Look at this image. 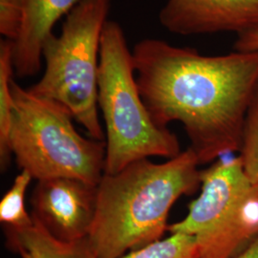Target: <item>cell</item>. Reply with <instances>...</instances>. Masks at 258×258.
<instances>
[{
	"mask_svg": "<svg viewBox=\"0 0 258 258\" xmlns=\"http://www.w3.org/2000/svg\"><path fill=\"white\" fill-rule=\"evenodd\" d=\"M142 100L159 126L179 121L200 165L238 152L258 86V53L203 55L158 38L132 50Z\"/></svg>",
	"mask_w": 258,
	"mask_h": 258,
	"instance_id": "6da1fadb",
	"label": "cell"
},
{
	"mask_svg": "<svg viewBox=\"0 0 258 258\" xmlns=\"http://www.w3.org/2000/svg\"><path fill=\"white\" fill-rule=\"evenodd\" d=\"M199 166L187 148L165 163L142 159L117 173H104L88 235L97 258H120L162 239L176 201L201 186Z\"/></svg>",
	"mask_w": 258,
	"mask_h": 258,
	"instance_id": "7a4b0ae2",
	"label": "cell"
},
{
	"mask_svg": "<svg viewBox=\"0 0 258 258\" xmlns=\"http://www.w3.org/2000/svg\"><path fill=\"white\" fill-rule=\"evenodd\" d=\"M98 102L106 132L104 173H117L142 159H171L182 152L175 134L159 126L143 102L132 51L114 20L106 22L102 33Z\"/></svg>",
	"mask_w": 258,
	"mask_h": 258,
	"instance_id": "3957f363",
	"label": "cell"
},
{
	"mask_svg": "<svg viewBox=\"0 0 258 258\" xmlns=\"http://www.w3.org/2000/svg\"><path fill=\"white\" fill-rule=\"evenodd\" d=\"M9 148L21 170L37 181L67 177L98 185L104 174L105 141L85 138L70 112L12 83Z\"/></svg>",
	"mask_w": 258,
	"mask_h": 258,
	"instance_id": "277c9868",
	"label": "cell"
},
{
	"mask_svg": "<svg viewBox=\"0 0 258 258\" xmlns=\"http://www.w3.org/2000/svg\"><path fill=\"white\" fill-rule=\"evenodd\" d=\"M112 0H80L66 16L59 36L42 49L45 70L30 92L70 112L90 138L105 141L99 119V69L103 29Z\"/></svg>",
	"mask_w": 258,
	"mask_h": 258,
	"instance_id": "5b68a950",
	"label": "cell"
},
{
	"mask_svg": "<svg viewBox=\"0 0 258 258\" xmlns=\"http://www.w3.org/2000/svg\"><path fill=\"white\" fill-rule=\"evenodd\" d=\"M98 185L58 177L37 181L31 196L32 217L57 239L87 238L97 211Z\"/></svg>",
	"mask_w": 258,
	"mask_h": 258,
	"instance_id": "8992f818",
	"label": "cell"
},
{
	"mask_svg": "<svg viewBox=\"0 0 258 258\" xmlns=\"http://www.w3.org/2000/svg\"><path fill=\"white\" fill-rule=\"evenodd\" d=\"M230 155L217 159L210 167L201 170V194L189 204L184 219L169 225L168 231L200 238L235 210L252 184L238 156Z\"/></svg>",
	"mask_w": 258,
	"mask_h": 258,
	"instance_id": "52a82bcc",
	"label": "cell"
},
{
	"mask_svg": "<svg viewBox=\"0 0 258 258\" xmlns=\"http://www.w3.org/2000/svg\"><path fill=\"white\" fill-rule=\"evenodd\" d=\"M170 33L191 36L258 29V0H167L159 13Z\"/></svg>",
	"mask_w": 258,
	"mask_h": 258,
	"instance_id": "ba28073f",
	"label": "cell"
},
{
	"mask_svg": "<svg viewBox=\"0 0 258 258\" xmlns=\"http://www.w3.org/2000/svg\"><path fill=\"white\" fill-rule=\"evenodd\" d=\"M80 0H23V19L14 41L16 76L30 78L40 71L42 49L55 23L66 17Z\"/></svg>",
	"mask_w": 258,
	"mask_h": 258,
	"instance_id": "9c48e42d",
	"label": "cell"
},
{
	"mask_svg": "<svg viewBox=\"0 0 258 258\" xmlns=\"http://www.w3.org/2000/svg\"><path fill=\"white\" fill-rule=\"evenodd\" d=\"M200 258H236L258 240V186L214 230L195 238Z\"/></svg>",
	"mask_w": 258,
	"mask_h": 258,
	"instance_id": "30bf717a",
	"label": "cell"
},
{
	"mask_svg": "<svg viewBox=\"0 0 258 258\" xmlns=\"http://www.w3.org/2000/svg\"><path fill=\"white\" fill-rule=\"evenodd\" d=\"M26 230L6 234V245L21 258H97L87 238L66 242L53 236L34 218Z\"/></svg>",
	"mask_w": 258,
	"mask_h": 258,
	"instance_id": "8fae6325",
	"label": "cell"
},
{
	"mask_svg": "<svg viewBox=\"0 0 258 258\" xmlns=\"http://www.w3.org/2000/svg\"><path fill=\"white\" fill-rule=\"evenodd\" d=\"M14 76H16L14 42L4 39L0 42V158L2 168L8 163L11 155L9 136L14 111L12 92Z\"/></svg>",
	"mask_w": 258,
	"mask_h": 258,
	"instance_id": "7c38bea8",
	"label": "cell"
},
{
	"mask_svg": "<svg viewBox=\"0 0 258 258\" xmlns=\"http://www.w3.org/2000/svg\"><path fill=\"white\" fill-rule=\"evenodd\" d=\"M32 180L28 171L20 170L0 201V222L4 226L5 234L26 230L34 224L32 214L28 213L25 206V195Z\"/></svg>",
	"mask_w": 258,
	"mask_h": 258,
	"instance_id": "4fadbf2b",
	"label": "cell"
},
{
	"mask_svg": "<svg viewBox=\"0 0 258 258\" xmlns=\"http://www.w3.org/2000/svg\"><path fill=\"white\" fill-rule=\"evenodd\" d=\"M120 258H200L196 239L183 232H171L162 239L129 251Z\"/></svg>",
	"mask_w": 258,
	"mask_h": 258,
	"instance_id": "5bb4252c",
	"label": "cell"
},
{
	"mask_svg": "<svg viewBox=\"0 0 258 258\" xmlns=\"http://www.w3.org/2000/svg\"><path fill=\"white\" fill-rule=\"evenodd\" d=\"M238 153L250 184L258 186V86L246 114Z\"/></svg>",
	"mask_w": 258,
	"mask_h": 258,
	"instance_id": "9a60e30c",
	"label": "cell"
},
{
	"mask_svg": "<svg viewBox=\"0 0 258 258\" xmlns=\"http://www.w3.org/2000/svg\"><path fill=\"white\" fill-rule=\"evenodd\" d=\"M23 19V0H0V34L16 41Z\"/></svg>",
	"mask_w": 258,
	"mask_h": 258,
	"instance_id": "2e32d148",
	"label": "cell"
},
{
	"mask_svg": "<svg viewBox=\"0 0 258 258\" xmlns=\"http://www.w3.org/2000/svg\"><path fill=\"white\" fill-rule=\"evenodd\" d=\"M234 51L258 53V29L239 35L233 46Z\"/></svg>",
	"mask_w": 258,
	"mask_h": 258,
	"instance_id": "e0dca14e",
	"label": "cell"
},
{
	"mask_svg": "<svg viewBox=\"0 0 258 258\" xmlns=\"http://www.w3.org/2000/svg\"><path fill=\"white\" fill-rule=\"evenodd\" d=\"M236 258H258V240Z\"/></svg>",
	"mask_w": 258,
	"mask_h": 258,
	"instance_id": "ac0fdd59",
	"label": "cell"
}]
</instances>
